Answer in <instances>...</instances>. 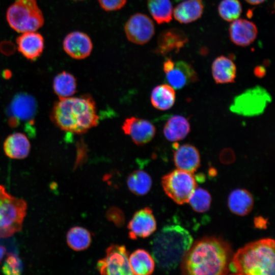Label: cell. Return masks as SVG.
Returning <instances> with one entry per match:
<instances>
[{"instance_id":"cell-1","label":"cell","mask_w":275,"mask_h":275,"mask_svg":"<svg viewBox=\"0 0 275 275\" xmlns=\"http://www.w3.org/2000/svg\"><path fill=\"white\" fill-rule=\"evenodd\" d=\"M232 258L227 242L215 237H206L191 245L182 261V270L186 274H226L229 272Z\"/></svg>"},{"instance_id":"cell-2","label":"cell","mask_w":275,"mask_h":275,"mask_svg":"<svg viewBox=\"0 0 275 275\" xmlns=\"http://www.w3.org/2000/svg\"><path fill=\"white\" fill-rule=\"evenodd\" d=\"M51 119L64 131L81 134L97 126L99 117L94 100L86 94L60 98L52 107Z\"/></svg>"},{"instance_id":"cell-3","label":"cell","mask_w":275,"mask_h":275,"mask_svg":"<svg viewBox=\"0 0 275 275\" xmlns=\"http://www.w3.org/2000/svg\"><path fill=\"white\" fill-rule=\"evenodd\" d=\"M193 242L192 236L183 227L167 225L156 234L151 242L152 256L160 268L171 270L182 261Z\"/></svg>"},{"instance_id":"cell-4","label":"cell","mask_w":275,"mask_h":275,"mask_svg":"<svg viewBox=\"0 0 275 275\" xmlns=\"http://www.w3.org/2000/svg\"><path fill=\"white\" fill-rule=\"evenodd\" d=\"M274 241L262 239L246 244L232 257L229 272L248 275L274 274Z\"/></svg>"},{"instance_id":"cell-5","label":"cell","mask_w":275,"mask_h":275,"mask_svg":"<svg viewBox=\"0 0 275 275\" xmlns=\"http://www.w3.org/2000/svg\"><path fill=\"white\" fill-rule=\"evenodd\" d=\"M27 208L24 200L12 196L0 184V239L21 231Z\"/></svg>"},{"instance_id":"cell-6","label":"cell","mask_w":275,"mask_h":275,"mask_svg":"<svg viewBox=\"0 0 275 275\" xmlns=\"http://www.w3.org/2000/svg\"><path fill=\"white\" fill-rule=\"evenodd\" d=\"M6 16L10 26L18 33L36 31L44 22L36 0H16L8 9Z\"/></svg>"},{"instance_id":"cell-7","label":"cell","mask_w":275,"mask_h":275,"mask_svg":"<svg viewBox=\"0 0 275 275\" xmlns=\"http://www.w3.org/2000/svg\"><path fill=\"white\" fill-rule=\"evenodd\" d=\"M271 100V95L266 89L256 86L235 96L229 109L240 116H258L263 114Z\"/></svg>"},{"instance_id":"cell-8","label":"cell","mask_w":275,"mask_h":275,"mask_svg":"<svg viewBox=\"0 0 275 275\" xmlns=\"http://www.w3.org/2000/svg\"><path fill=\"white\" fill-rule=\"evenodd\" d=\"M161 184L166 194L178 204L187 203L197 187L193 173L178 169L164 175Z\"/></svg>"},{"instance_id":"cell-9","label":"cell","mask_w":275,"mask_h":275,"mask_svg":"<svg viewBox=\"0 0 275 275\" xmlns=\"http://www.w3.org/2000/svg\"><path fill=\"white\" fill-rule=\"evenodd\" d=\"M97 269L103 274H132L129 263V255L125 246L118 244L108 246L105 256L98 261Z\"/></svg>"},{"instance_id":"cell-10","label":"cell","mask_w":275,"mask_h":275,"mask_svg":"<svg viewBox=\"0 0 275 275\" xmlns=\"http://www.w3.org/2000/svg\"><path fill=\"white\" fill-rule=\"evenodd\" d=\"M124 32L130 42L143 45L148 42L154 35V24L147 15L136 13L125 23Z\"/></svg>"},{"instance_id":"cell-11","label":"cell","mask_w":275,"mask_h":275,"mask_svg":"<svg viewBox=\"0 0 275 275\" xmlns=\"http://www.w3.org/2000/svg\"><path fill=\"white\" fill-rule=\"evenodd\" d=\"M122 129L136 145L140 146L151 141L156 132L155 127L150 121L134 117L125 119Z\"/></svg>"},{"instance_id":"cell-12","label":"cell","mask_w":275,"mask_h":275,"mask_svg":"<svg viewBox=\"0 0 275 275\" xmlns=\"http://www.w3.org/2000/svg\"><path fill=\"white\" fill-rule=\"evenodd\" d=\"M128 228L131 239L150 236L156 229V222L152 210L145 207L136 212L129 222Z\"/></svg>"},{"instance_id":"cell-13","label":"cell","mask_w":275,"mask_h":275,"mask_svg":"<svg viewBox=\"0 0 275 275\" xmlns=\"http://www.w3.org/2000/svg\"><path fill=\"white\" fill-rule=\"evenodd\" d=\"M63 49L71 58L81 60L89 57L93 49V43L90 37L85 33L74 31L64 38Z\"/></svg>"},{"instance_id":"cell-14","label":"cell","mask_w":275,"mask_h":275,"mask_svg":"<svg viewBox=\"0 0 275 275\" xmlns=\"http://www.w3.org/2000/svg\"><path fill=\"white\" fill-rule=\"evenodd\" d=\"M165 74L169 85L175 90L181 89L198 80V75L194 68L183 61L174 62L173 67Z\"/></svg>"},{"instance_id":"cell-15","label":"cell","mask_w":275,"mask_h":275,"mask_svg":"<svg viewBox=\"0 0 275 275\" xmlns=\"http://www.w3.org/2000/svg\"><path fill=\"white\" fill-rule=\"evenodd\" d=\"M229 36L235 44L245 47L250 45L256 39L258 29L253 22L244 19H237L231 23Z\"/></svg>"},{"instance_id":"cell-16","label":"cell","mask_w":275,"mask_h":275,"mask_svg":"<svg viewBox=\"0 0 275 275\" xmlns=\"http://www.w3.org/2000/svg\"><path fill=\"white\" fill-rule=\"evenodd\" d=\"M188 39L181 30L172 28L162 32L158 36L156 52L166 55L169 52H177L187 43Z\"/></svg>"},{"instance_id":"cell-17","label":"cell","mask_w":275,"mask_h":275,"mask_svg":"<svg viewBox=\"0 0 275 275\" xmlns=\"http://www.w3.org/2000/svg\"><path fill=\"white\" fill-rule=\"evenodd\" d=\"M174 162L178 169L194 173L200 166L198 150L190 144L174 145Z\"/></svg>"},{"instance_id":"cell-18","label":"cell","mask_w":275,"mask_h":275,"mask_svg":"<svg viewBox=\"0 0 275 275\" xmlns=\"http://www.w3.org/2000/svg\"><path fill=\"white\" fill-rule=\"evenodd\" d=\"M37 105L35 98L24 93L15 95L11 101L9 113L18 120L29 121L34 117Z\"/></svg>"},{"instance_id":"cell-19","label":"cell","mask_w":275,"mask_h":275,"mask_svg":"<svg viewBox=\"0 0 275 275\" xmlns=\"http://www.w3.org/2000/svg\"><path fill=\"white\" fill-rule=\"evenodd\" d=\"M18 51L27 59L35 60L42 53L44 41L42 36L33 32L23 33L16 39Z\"/></svg>"},{"instance_id":"cell-20","label":"cell","mask_w":275,"mask_h":275,"mask_svg":"<svg viewBox=\"0 0 275 275\" xmlns=\"http://www.w3.org/2000/svg\"><path fill=\"white\" fill-rule=\"evenodd\" d=\"M236 71L235 63L224 56L217 57L212 64V75L216 84L234 82Z\"/></svg>"},{"instance_id":"cell-21","label":"cell","mask_w":275,"mask_h":275,"mask_svg":"<svg viewBox=\"0 0 275 275\" xmlns=\"http://www.w3.org/2000/svg\"><path fill=\"white\" fill-rule=\"evenodd\" d=\"M31 148L30 143L26 135L16 132L10 134L4 143L6 155L12 159H23L28 156Z\"/></svg>"},{"instance_id":"cell-22","label":"cell","mask_w":275,"mask_h":275,"mask_svg":"<svg viewBox=\"0 0 275 275\" xmlns=\"http://www.w3.org/2000/svg\"><path fill=\"white\" fill-rule=\"evenodd\" d=\"M204 11L202 0H185L173 11L174 18L181 23H188L200 18Z\"/></svg>"},{"instance_id":"cell-23","label":"cell","mask_w":275,"mask_h":275,"mask_svg":"<svg viewBox=\"0 0 275 275\" xmlns=\"http://www.w3.org/2000/svg\"><path fill=\"white\" fill-rule=\"evenodd\" d=\"M190 124L183 116L174 115L165 123L163 133L169 141L176 142L184 139L190 131Z\"/></svg>"},{"instance_id":"cell-24","label":"cell","mask_w":275,"mask_h":275,"mask_svg":"<svg viewBox=\"0 0 275 275\" xmlns=\"http://www.w3.org/2000/svg\"><path fill=\"white\" fill-rule=\"evenodd\" d=\"M129 263L132 274H150L155 268V261L152 256L143 249L136 250L129 256Z\"/></svg>"},{"instance_id":"cell-25","label":"cell","mask_w":275,"mask_h":275,"mask_svg":"<svg viewBox=\"0 0 275 275\" xmlns=\"http://www.w3.org/2000/svg\"><path fill=\"white\" fill-rule=\"evenodd\" d=\"M253 203L252 195L244 189L233 190L228 197V204L230 210L238 215L248 214L251 211Z\"/></svg>"},{"instance_id":"cell-26","label":"cell","mask_w":275,"mask_h":275,"mask_svg":"<svg viewBox=\"0 0 275 275\" xmlns=\"http://www.w3.org/2000/svg\"><path fill=\"white\" fill-rule=\"evenodd\" d=\"M150 99L155 108L161 111L169 109L176 100L175 89L169 84L159 85L153 89Z\"/></svg>"},{"instance_id":"cell-27","label":"cell","mask_w":275,"mask_h":275,"mask_svg":"<svg viewBox=\"0 0 275 275\" xmlns=\"http://www.w3.org/2000/svg\"><path fill=\"white\" fill-rule=\"evenodd\" d=\"M77 82L75 77L71 73L62 71L54 78L53 88L60 98L73 95L76 90Z\"/></svg>"},{"instance_id":"cell-28","label":"cell","mask_w":275,"mask_h":275,"mask_svg":"<svg viewBox=\"0 0 275 275\" xmlns=\"http://www.w3.org/2000/svg\"><path fill=\"white\" fill-rule=\"evenodd\" d=\"M147 2L151 15L158 24L171 21L173 10L170 0H147Z\"/></svg>"},{"instance_id":"cell-29","label":"cell","mask_w":275,"mask_h":275,"mask_svg":"<svg viewBox=\"0 0 275 275\" xmlns=\"http://www.w3.org/2000/svg\"><path fill=\"white\" fill-rule=\"evenodd\" d=\"M127 185L133 194L143 196L147 194L152 186V180L149 175L142 170H135L128 177Z\"/></svg>"},{"instance_id":"cell-30","label":"cell","mask_w":275,"mask_h":275,"mask_svg":"<svg viewBox=\"0 0 275 275\" xmlns=\"http://www.w3.org/2000/svg\"><path fill=\"white\" fill-rule=\"evenodd\" d=\"M66 240L68 245L73 250L80 251L87 249L91 242L90 233L86 229L76 226L67 232Z\"/></svg>"},{"instance_id":"cell-31","label":"cell","mask_w":275,"mask_h":275,"mask_svg":"<svg viewBox=\"0 0 275 275\" xmlns=\"http://www.w3.org/2000/svg\"><path fill=\"white\" fill-rule=\"evenodd\" d=\"M218 12L225 21H233L241 14V3L238 0H222L218 6Z\"/></svg>"},{"instance_id":"cell-32","label":"cell","mask_w":275,"mask_h":275,"mask_svg":"<svg viewBox=\"0 0 275 275\" xmlns=\"http://www.w3.org/2000/svg\"><path fill=\"white\" fill-rule=\"evenodd\" d=\"M211 198L210 194L202 188H196L188 202L193 209L198 212L206 211L210 207Z\"/></svg>"},{"instance_id":"cell-33","label":"cell","mask_w":275,"mask_h":275,"mask_svg":"<svg viewBox=\"0 0 275 275\" xmlns=\"http://www.w3.org/2000/svg\"><path fill=\"white\" fill-rule=\"evenodd\" d=\"M22 268V261L17 255L13 253L7 254L2 268L3 273L9 275L20 274Z\"/></svg>"},{"instance_id":"cell-34","label":"cell","mask_w":275,"mask_h":275,"mask_svg":"<svg viewBox=\"0 0 275 275\" xmlns=\"http://www.w3.org/2000/svg\"><path fill=\"white\" fill-rule=\"evenodd\" d=\"M100 7L107 12L118 10L123 8L127 0H97Z\"/></svg>"},{"instance_id":"cell-35","label":"cell","mask_w":275,"mask_h":275,"mask_svg":"<svg viewBox=\"0 0 275 275\" xmlns=\"http://www.w3.org/2000/svg\"><path fill=\"white\" fill-rule=\"evenodd\" d=\"M14 45L10 42H3L1 46H0V49L2 52L5 54L9 53L8 51V48L11 49H14Z\"/></svg>"},{"instance_id":"cell-36","label":"cell","mask_w":275,"mask_h":275,"mask_svg":"<svg viewBox=\"0 0 275 275\" xmlns=\"http://www.w3.org/2000/svg\"><path fill=\"white\" fill-rule=\"evenodd\" d=\"M265 69L261 66L256 67L254 69L255 75L259 77H263L265 74Z\"/></svg>"},{"instance_id":"cell-37","label":"cell","mask_w":275,"mask_h":275,"mask_svg":"<svg viewBox=\"0 0 275 275\" xmlns=\"http://www.w3.org/2000/svg\"><path fill=\"white\" fill-rule=\"evenodd\" d=\"M6 255V249L4 245L0 244V264H1Z\"/></svg>"},{"instance_id":"cell-38","label":"cell","mask_w":275,"mask_h":275,"mask_svg":"<svg viewBox=\"0 0 275 275\" xmlns=\"http://www.w3.org/2000/svg\"><path fill=\"white\" fill-rule=\"evenodd\" d=\"M251 5H258L263 3L265 0H245Z\"/></svg>"},{"instance_id":"cell-39","label":"cell","mask_w":275,"mask_h":275,"mask_svg":"<svg viewBox=\"0 0 275 275\" xmlns=\"http://www.w3.org/2000/svg\"><path fill=\"white\" fill-rule=\"evenodd\" d=\"M175 2H180L181 1H183V0H174Z\"/></svg>"},{"instance_id":"cell-40","label":"cell","mask_w":275,"mask_h":275,"mask_svg":"<svg viewBox=\"0 0 275 275\" xmlns=\"http://www.w3.org/2000/svg\"><path fill=\"white\" fill-rule=\"evenodd\" d=\"M74 1H83V0H74Z\"/></svg>"}]
</instances>
